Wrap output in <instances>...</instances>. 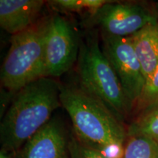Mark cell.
I'll list each match as a JSON object with an SVG mask.
<instances>
[{
  "label": "cell",
  "mask_w": 158,
  "mask_h": 158,
  "mask_svg": "<svg viewBox=\"0 0 158 158\" xmlns=\"http://www.w3.org/2000/svg\"><path fill=\"white\" fill-rule=\"evenodd\" d=\"M110 1L107 0H54L48 2L60 11L81 12L89 10L92 14Z\"/></svg>",
  "instance_id": "cell-13"
},
{
  "label": "cell",
  "mask_w": 158,
  "mask_h": 158,
  "mask_svg": "<svg viewBox=\"0 0 158 158\" xmlns=\"http://www.w3.org/2000/svg\"><path fill=\"white\" fill-rule=\"evenodd\" d=\"M77 62L79 87L100 100L123 122L131 108L118 77L98 41L88 40L81 45Z\"/></svg>",
  "instance_id": "cell-4"
},
{
  "label": "cell",
  "mask_w": 158,
  "mask_h": 158,
  "mask_svg": "<svg viewBox=\"0 0 158 158\" xmlns=\"http://www.w3.org/2000/svg\"><path fill=\"white\" fill-rule=\"evenodd\" d=\"M14 152L8 151L4 149L0 150V158H14Z\"/></svg>",
  "instance_id": "cell-16"
},
{
  "label": "cell",
  "mask_w": 158,
  "mask_h": 158,
  "mask_svg": "<svg viewBox=\"0 0 158 158\" xmlns=\"http://www.w3.org/2000/svg\"><path fill=\"white\" fill-rule=\"evenodd\" d=\"M79 47L74 29L65 18H50L45 40V77L56 78L72 68L78 59Z\"/></svg>",
  "instance_id": "cell-6"
},
{
  "label": "cell",
  "mask_w": 158,
  "mask_h": 158,
  "mask_svg": "<svg viewBox=\"0 0 158 158\" xmlns=\"http://www.w3.org/2000/svg\"><path fill=\"white\" fill-rule=\"evenodd\" d=\"M43 0H1L0 26L12 35L26 30L38 20Z\"/></svg>",
  "instance_id": "cell-9"
},
{
  "label": "cell",
  "mask_w": 158,
  "mask_h": 158,
  "mask_svg": "<svg viewBox=\"0 0 158 158\" xmlns=\"http://www.w3.org/2000/svg\"><path fill=\"white\" fill-rule=\"evenodd\" d=\"M137 106L140 110H144L143 114L158 106V66L152 77L146 83Z\"/></svg>",
  "instance_id": "cell-14"
},
{
  "label": "cell",
  "mask_w": 158,
  "mask_h": 158,
  "mask_svg": "<svg viewBox=\"0 0 158 158\" xmlns=\"http://www.w3.org/2000/svg\"><path fill=\"white\" fill-rule=\"evenodd\" d=\"M61 105L81 143L110 158H122L127 133L116 116L81 87L62 86Z\"/></svg>",
  "instance_id": "cell-1"
},
{
  "label": "cell",
  "mask_w": 158,
  "mask_h": 158,
  "mask_svg": "<svg viewBox=\"0 0 158 158\" xmlns=\"http://www.w3.org/2000/svg\"><path fill=\"white\" fill-rule=\"evenodd\" d=\"M49 19L38 20L26 30L12 35L10 46L1 68L3 88L16 93L45 77V40Z\"/></svg>",
  "instance_id": "cell-3"
},
{
  "label": "cell",
  "mask_w": 158,
  "mask_h": 158,
  "mask_svg": "<svg viewBox=\"0 0 158 158\" xmlns=\"http://www.w3.org/2000/svg\"><path fill=\"white\" fill-rule=\"evenodd\" d=\"M60 84L43 77L15 93L0 124L1 149L16 152L45 124L61 106Z\"/></svg>",
  "instance_id": "cell-2"
},
{
  "label": "cell",
  "mask_w": 158,
  "mask_h": 158,
  "mask_svg": "<svg viewBox=\"0 0 158 158\" xmlns=\"http://www.w3.org/2000/svg\"><path fill=\"white\" fill-rule=\"evenodd\" d=\"M69 141L62 123L51 118L15 152L14 158H70Z\"/></svg>",
  "instance_id": "cell-8"
},
{
  "label": "cell",
  "mask_w": 158,
  "mask_h": 158,
  "mask_svg": "<svg viewBox=\"0 0 158 158\" xmlns=\"http://www.w3.org/2000/svg\"><path fill=\"white\" fill-rule=\"evenodd\" d=\"M92 21L102 35L112 37H131L147 26L158 22L151 11L135 4L110 1L92 14Z\"/></svg>",
  "instance_id": "cell-7"
},
{
  "label": "cell",
  "mask_w": 158,
  "mask_h": 158,
  "mask_svg": "<svg viewBox=\"0 0 158 158\" xmlns=\"http://www.w3.org/2000/svg\"><path fill=\"white\" fill-rule=\"evenodd\" d=\"M122 158H158V143L146 136H127Z\"/></svg>",
  "instance_id": "cell-11"
},
{
  "label": "cell",
  "mask_w": 158,
  "mask_h": 158,
  "mask_svg": "<svg viewBox=\"0 0 158 158\" xmlns=\"http://www.w3.org/2000/svg\"><path fill=\"white\" fill-rule=\"evenodd\" d=\"M70 158H110L81 143L74 135L69 141Z\"/></svg>",
  "instance_id": "cell-15"
},
{
  "label": "cell",
  "mask_w": 158,
  "mask_h": 158,
  "mask_svg": "<svg viewBox=\"0 0 158 158\" xmlns=\"http://www.w3.org/2000/svg\"><path fill=\"white\" fill-rule=\"evenodd\" d=\"M102 51L117 76L132 110L141 98L146 80L131 37L102 35Z\"/></svg>",
  "instance_id": "cell-5"
},
{
  "label": "cell",
  "mask_w": 158,
  "mask_h": 158,
  "mask_svg": "<svg viewBox=\"0 0 158 158\" xmlns=\"http://www.w3.org/2000/svg\"><path fill=\"white\" fill-rule=\"evenodd\" d=\"M130 37L147 83L158 66V22L147 26Z\"/></svg>",
  "instance_id": "cell-10"
},
{
  "label": "cell",
  "mask_w": 158,
  "mask_h": 158,
  "mask_svg": "<svg viewBox=\"0 0 158 158\" xmlns=\"http://www.w3.org/2000/svg\"><path fill=\"white\" fill-rule=\"evenodd\" d=\"M127 133V136H146L158 143V106L133 122Z\"/></svg>",
  "instance_id": "cell-12"
}]
</instances>
